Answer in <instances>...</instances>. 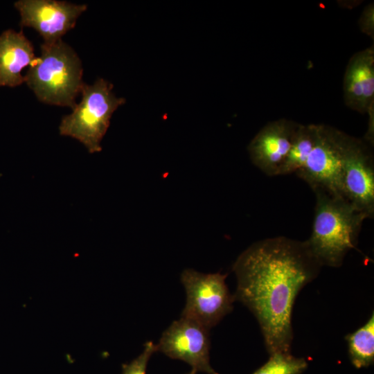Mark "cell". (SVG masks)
I'll use <instances>...</instances> for the list:
<instances>
[{
	"mask_svg": "<svg viewBox=\"0 0 374 374\" xmlns=\"http://www.w3.org/2000/svg\"><path fill=\"white\" fill-rule=\"evenodd\" d=\"M35 59L33 46L21 31H4L0 35V87L21 84L25 82L22 69Z\"/></svg>",
	"mask_w": 374,
	"mask_h": 374,
	"instance_id": "12",
	"label": "cell"
},
{
	"mask_svg": "<svg viewBox=\"0 0 374 374\" xmlns=\"http://www.w3.org/2000/svg\"><path fill=\"white\" fill-rule=\"evenodd\" d=\"M226 274H203L187 269L181 276L186 302L182 317L192 319L208 330L233 310L235 301L225 283Z\"/></svg>",
	"mask_w": 374,
	"mask_h": 374,
	"instance_id": "6",
	"label": "cell"
},
{
	"mask_svg": "<svg viewBox=\"0 0 374 374\" xmlns=\"http://www.w3.org/2000/svg\"><path fill=\"white\" fill-rule=\"evenodd\" d=\"M345 104L361 114L374 105L373 45L355 53L350 59L344 77Z\"/></svg>",
	"mask_w": 374,
	"mask_h": 374,
	"instance_id": "11",
	"label": "cell"
},
{
	"mask_svg": "<svg viewBox=\"0 0 374 374\" xmlns=\"http://www.w3.org/2000/svg\"><path fill=\"white\" fill-rule=\"evenodd\" d=\"M307 366L303 358L278 353L270 355L269 360L253 374H301Z\"/></svg>",
	"mask_w": 374,
	"mask_h": 374,
	"instance_id": "15",
	"label": "cell"
},
{
	"mask_svg": "<svg viewBox=\"0 0 374 374\" xmlns=\"http://www.w3.org/2000/svg\"><path fill=\"white\" fill-rule=\"evenodd\" d=\"M360 30L373 39L374 36V6L369 3L364 8L359 19Z\"/></svg>",
	"mask_w": 374,
	"mask_h": 374,
	"instance_id": "17",
	"label": "cell"
},
{
	"mask_svg": "<svg viewBox=\"0 0 374 374\" xmlns=\"http://www.w3.org/2000/svg\"><path fill=\"white\" fill-rule=\"evenodd\" d=\"M157 352L156 344L149 341L145 343L143 351L129 364L122 366V374H146V368L152 355Z\"/></svg>",
	"mask_w": 374,
	"mask_h": 374,
	"instance_id": "16",
	"label": "cell"
},
{
	"mask_svg": "<svg viewBox=\"0 0 374 374\" xmlns=\"http://www.w3.org/2000/svg\"><path fill=\"white\" fill-rule=\"evenodd\" d=\"M312 231L308 247L321 266L338 267L346 253L355 249L367 216L345 199L316 192Z\"/></svg>",
	"mask_w": 374,
	"mask_h": 374,
	"instance_id": "2",
	"label": "cell"
},
{
	"mask_svg": "<svg viewBox=\"0 0 374 374\" xmlns=\"http://www.w3.org/2000/svg\"><path fill=\"white\" fill-rule=\"evenodd\" d=\"M112 89L113 84L103 78L92 85L84 83L80 92L81 101L62 119L60 134L77 139L90 153L100 152L113 113L125 103V99L117 98Z\"/></svg>",
	"mask_w": 374,
	"mask_h": 374,
	"instance_id": "4",
	"label": "cell"
},
{
	"mask_svg": "<svg viewBox=\"0 0 374 374\" xmlns=\"http://www.w3.org/2000/svg\"><path fill=\"white\" fill-rule=\"evenodd\" d=\"M209 330L200 323L181 317L163 332L157 352L184 361L196 373L218 374L211 366Z\"/></svg>",
	"mask_w": 374,
	"mask_h": 374,
	"instance_id": "8",
	"label": "cell"
},
{
	"mask_svg": "<svg viewBox=\"0 0 374 374\" xmlns=\"http://www.w3.org/2000/svg\"><path fill=\"white\" fill-rule=\"evenodd\" d=\"M186 374H196V372L193 370H191L189 373H186Z\"/></svg>",
	"mask_w": 374,
	"mask_h": 374,
	"instance_id": "18",
	"label": "cell"
},
{
	"mask_svg": "<svg viewBox=\"0 0 374 374\" xmlns=\"http://www.w3.org/2000/svg\"><path fill=\"white\" fill-rule=\"evenodd\" d=\"M15 7L21 15L20 25L34 28L43 37L44 44H51L62 40L75 26L87 6L55 0H20Z\"/></svg>",
	"mask_w": 374,
	"mask_h": 374,
	"instance_id": "9",
	"label": "cell"
},
{
	"mask_svg": "<svg viewBox=\"0 0 374 374\" xmlns=\"http://www.w3.org/2000/svg\"><path fill=\"white\" fill-rule=\"evenodd\" d=\"M342 197L368 218L374 214V165L371 152L346 135L342 166Z\"/></svg>",
	"mask_w": 374,
	"mask_h": 374,
	"instance_id": "7",
	"label": "cell"
},
{
	"mask_svg": "<svg viewBox=\"0 0 374 374\" xmlns=\"http://www.w3.org/2000/svg\"><path fill=\"white\" fill-rule=\"evenodd\" d=\"M353 364L358 368L367 367L374 361V314L353 333L346 336Z\"/></svg>",
	"mask_w": 374,
	"mask_h": 374,
	"instance_id": "14",
	"label": "cell"
},
{
	"mask_svg": "<svg viewBox=\"0 0 374 374\" xmlns=\"http://www.w3.org/2000/svg\"><path fill=\"white\" fill-rule=\"evenodd\" d=\"M24 78L40 101L71 109L84 84L79 57L62 40L43 44Z\"/></svg>",
	"mask_w": 374,
	"mask_h": 374,
	"instance_id": "3",
	"label": "cell"
},
{
	"mask_svg": "<svg viewBox=\"0 0 374 374\" xmlns=\"http://www.w3.org/2000/svg\"><path fill=\"white\" fill-rule=\"evenodd\" d=\"M321 267L305 241L283 236L253 243L235 262V300L256 318L270 355L290 353L296 297Z\"/></svg>",
	"mask_w": 374,
	"mask_h": 374,
	"instance_id": "1",
	"label": "cell"
},
{
	"mask_svg": "<svg viewBox=\"0 0 374 374\" xmlns=\"http://www.w3.org/2000/svg\"><path fill=\"white\" fill-rule=\"evenodd\" d=\"M345 133L326 125H315L314 147L296 174L314 193L342 197V166Z\"/></svg>",
	"mask_w": 374,
	"mask_h": 374,
	"instance_id": "5",
	"label": "cell"
},
{
	"mask_svg": "<svg viewBox=\"0 0 374 374\" xmlns=\"http://www.w3.org/2000/svg\"><path fill=\"white\" fill-rule=\"evenodd\" d=\"M299 124L281 118L268 123L248 146L253 164L268 176L280 175Z\"/></svg>",
	"mask_w": 374,
	"mask_h": 374,
	"instance_id": "10",
	"label": "cell"
},
{
	"mask_svg": "<svg viewBox=\"0 0 374 374\" xmlns=\"http://www.w3.org/2000/svg\"><path fill=\"white\" fill-rule=\"evenodd\" d=\"M315 125L299 124L280 172V175L296 173L305 165L314 144Z\"/></svg>",
	"mask_w": 374,
	"mask_h": 374,
	"instance_id": "13",
	"label": "cell"
}]
</instances>
